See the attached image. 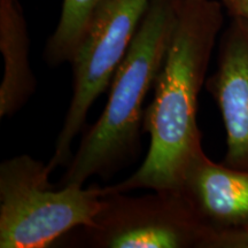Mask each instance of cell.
<instances>
[{"instance_id":"obj_1","label":"cell","mask_w":248,"mask_h":248,"mask_svg":"<svg viewBox=\"0 0 248 248\" xmlns=\"http://www.w3.org/2000/svg\"><path fill=\"white\" fill-rule=\"evenodd\" d=\"M223 23L222 2L183 0L153 100L144 110L142 130L150 135L146 157L130 177L104 186L106 193L179 191L186 167L203 152L197 120L199 94Z\"/></svg>"},{"instance_id":"obj_2","label":"cell","mask_w":248,"mask_h":248,"mask_svg":"<svg viewBox=\"0 0 248 248\" xmlns=\"http://www.w3.org/2000/svg\"><path fill=\"white\" fill-rule=\"evenodd\" d=\"M183 0H151L109 85L104 110L67 164L59 186L109 177L138 153L145 99L164 62Z\"/></svg>"},{"instance_id":"obj_3","label":"cell","mask_w":248,"mask_h":248,"mask_svg":"<svg viewBox=\"0 0 248 248\" xmlns=\"http://www.w3.org/2000/svg\"><path fill=\"white\" fill-rule=\"evenodd\" d=\"M48 163L23 154L0 164V248H45L76 228H89L105 187L54 186Z\"/></svg>"},{"instance_id":"obj_4","label":"cell","mask_w":248,"mask_h":248,"mask_svg":"<svg viewBox=\"0 0 248 248\" xmlns=\"http://www.w3.org/2000/svg\"><path fill=\"white\" fill-rule=\"evenodd\" d=\"M151 0H101L71 61L74 91L48 166H67L71 147L83 131L94 101L109 89Z\"/></svg>"},{"instance_id":"obj_5","label":"cell","mask_w":248,"mask_h":248,"mask_svg":"<svg viewBox=\"0 0 248 248\" xmlns=\"http://www.w3.org/2000/svg\"><path fill=\"white\" fill-rule=\"evenodd\" d=\"M140 197L106 193L89 228L85 246L95 248H213L215 231L200 221L179 191Z\"/></svg>"},{"instance_id":"obj_6","label":"cell","mask_w":248,"mask_h":248,"mask_svg":"<svg viewBox=\"0 0 248 248\" xmlns=\"http://www.w3.org/2000/svg\"><path fill=\"white\" fill-rule=\"evenodd\" d=\"M216 70L206 89L221 111L226 133L222 163L248 170V21L232 18L219 43Z\"/></svg>"},{"instance_id":"obj_7","label":"cell","mask_w":248,"mask_h":248,"mask_svg":"<svg viewBox=\"0 0 248 248\" xmlns=\"http://www.w3.org/2000/svg\"><path fill=\"white\" fill-rule=\"evenodd\" d=\"M179 192L215 231H248V170L215 163L201 152L186 167Z\"/></svg>"},{"instance_id":"obj_8","label":"cell","mask_w":248,"mask_h":248,"mask_svg":"<svg viewBox=\"0 0 248 248\" xmlns=\"http://www.w3.org/2000/svg\"><path fill=\"white\" fill-rule=\"evenodd\" d=\"M29 33L18 0H0V51L4 76L0 84V117L16 114L36 91L29 62Z\"/></svg>"},{"instance_id":"obj_9","label":"cell","mask_w":248,"mask_h":248,"mask_svg":"<svg viewBox=\"0 0 248 248\" xmlns=\"http://www.w3.org/2000/svg\"><path fill=\"white\" fill-rule=\"evenodd\" d=\"M101 0H63L54 32L45 47V59L51 66L74 60Z\"/></svg>"},{"instance_id":"obj_10","label":"cell","mask_w":248,"mask_h":248,"mask_svg":"<svg viewBox=\"0 0 248 248\" xmlns=\"http://www.w3.org/2000/svg\"><path fill=\"white\" fill-rule=\"evenodd\" d=\"M223 7L232 18L248 21V0H221Z\"/></svg>"}]
</instances>
